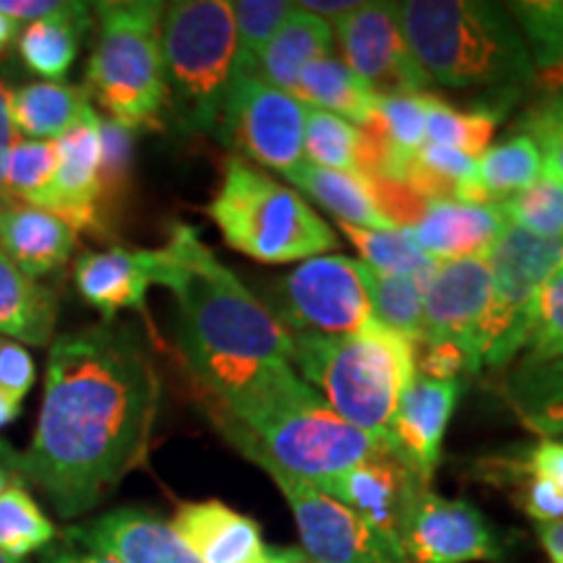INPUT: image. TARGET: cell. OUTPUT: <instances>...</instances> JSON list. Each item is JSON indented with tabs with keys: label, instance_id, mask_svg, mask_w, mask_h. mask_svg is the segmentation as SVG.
<instances>
[{
	"label": "cell",
	"instance_id": "obj_23",
	"mask_svg": "<svg viewBox=\"0 0 563 563\" xmlns=\"http://www.w3.org/2000/svg\"><path fill=\"white\" fill-rule=\"evenodd\" d=\"M76 232L51 211L9 203L0 209V251L32 279L60 272L76 249Z\"/></svg>",
	"mask_w": 563,
	"mask_h": 563
},
{
	"label": "cell",
	"instance_id": "obj_40",
	"mask_svg": "<svg viewBox=\"0 0 563 563\" xmlns=\"http://www.w3.org/2000/svg\"><path fill=\"white\" fill-rule=\"evenodd\" d=\"M498 209L514 228L543 241H563V186L548 175L498 203Z\"/></svg>",
	"mask_w": 563,
	"mask_h": 563
},
{
	"label": "cell",
	"instance_id": "obj_28",
	"mask_svg": "<svg viewBox=\"0 0 563 563\" xmlns=\"http://www.w3.org/2000/svg\"><path fill=\"white\" fill-rule=\"evenodd\" d=\"M295 97L306 108L332 112V115L344 118L357 129H368L376 118V91L332 53L302 68Z\"/></svg>",
	"mask_w": 563,
	"mask_h": 563
},
{
	"label": "cell",
	"instance_id": "obj_49",
	"mask_svg": "<svg viewBox=\"0 0 563 563\" xmlns=\"http://www.w3.org/2000/svg\"><path fill=\"white\" fill-rule=\"evenodd\" d=\"M40 563H118L108 559V555H97L84 551V548H74V545H51L42 555Z\"/></svg>",
	"mask_w": 563,
	"mask_h": 563
},
{
	"label": "cell",
	"instance_id": "obj_34",
	"mask_svg": "<svg viewBox=\"0 0 563 563\" xmlns=\"http://www.w3.org/2000/svg\"><path fill=\"white\" fill-rule=\"evenodd\" d=\"M355 266L371 300L373 319L402 334L415 347L422 344V287L426 285L410 277L376 272L363 262H355Z\"/></svg>",
	"mask_w": 563,
	"mask_h": 563
},
{
	"label": "cell",
	"instance_id": "obj_1",
	"mask_svg": "<svg viewBox=\"0 0 563 563\" xmlns=\"http://www.w3.org/2000/svg\"><path fill=\"white\" fill-rule=\"evenodd\" d=\"M159 397V373L133 327L102 321L58 336L19 475L63 519L81 517L146 462Z\"/></svg>",
	"mask_w": 563,
	"mask_h": 563
},
{
	"label": "cell",
	"instance_id": "obj_57",
	"mask_svg": "<svg viewBox=\"0 0 563 563\" xmlns=\"http://www.w3.org/2000/svg\"><path fill=\"white\" fill-rule=\"evenodd\" d=\"M0 563H24V561H16V559H11V555L0 553Z\"/></svg>",
	"mask_w": 563,
	"mask_h": 563
},
{
	"label": "cell",
	"instance_id": "obj_11",
	"mask_svg": "<svg viewBox=\"0 0 563 563\" xmlns=\"http://www.w3.org/2000/svg\"><path fill=\"white\" fill-rule=\"evenodd\" d=\"M306 110L298 97L269 87L258 76H235L214 136L230 150L285 175L306 159Z\"/></svg>",
	"mask_w": 563,
	"mask_h": 563
},
{
	"label": "cell",
	"instance_id": "obj_24",
	"mask_svg": "<svg viewBox=\"0 0 563 563\" xmlns=\"http://www.w3.org/2000/svg\"><path fill=\"white\" fill-rule=\"evenodd\" d=\"M332 42L334 32L329 21L313 16V13L302 11L298 3H292L290 16L282 21L269 45L264 47L253 76L295 97L302 68L332 53Z\"/></svg>",
	"mask_w": 563,
	"mask_h": 563
},
{
	"label": "cell",
	"instance_id": "obj_5",
	"mask_svg": "<svg viewBox=\"0 0 563 563\" xmlns=\"http://www.w3.org/2000/svg\"><path fill=\"white\" fill-rule=\"evenodd\" d=\"M290 336L292 368L298 365L302 382L313 386L342 420L394 452V412L418 378L415 344L378 321L352 334Z\"/></svg>",
	"mask_w": 563,
	"mask_h": 563
},
{
	"label": "cell",
	"instance_id": "obj_51",
	"mask_svg": "<svg viewBox=\"0 0 563 563\" xmlns=\"http://www.w3.org/2000/svg\"><path fill=\"white\" fill-rule=\"evenodd\" d=\"M538 538L551 563H563V522L538 525Z\"/></svg>",
	"mask_w": 563,
	"mask_h": 563
},
{
	"label": "cell",
	"instance_id": "obj_43",
	"mask_svg": "<svg viewBox=\"0 0 563 563\" xmlns=\"http://www.w3.org/2000/svg\"><path fill=\"white\" fill-rule=\"evenodd\" d=\"M525 136H530L543 159V175L563 186V95H551L534 104L522 121Z\"/></svg>",
	"mask_w": 563,
	"mask_h": 563
},
{
	"label": "cell",
	"instance_id": "obj_39",
	"mask_svg": "<svg viewBox=\"0 0 563 563\" xmlns=\"http://www.w3.org/2000/svg\"><path fill=\"white\" fill-rule=\"evenodd\" d=\"M133 152H136V129L115 118H100V220L108 224L112 209H118L129 194L133 173Z\"/></svg>",
	"mask_w": 563,
	"mask_h": 563
},
{
	"label": "cell",
	"instance_id": "obj_58",
	"mask_svg": "<svg viewBox=\"0 0 563 563\" xmlns=\"http://www.w3.org/2000/svg\"><path fill=\"white\" fill-rule=\"evenodd\" d=\"M298 563H316V561H311V559H308V555H306V553H302V551H300V555H298Z\"/></svg>",
	"mask_w": 563,
	"mask_h": 563
},
{
	"label": "cell",
	"instance_id": "obj_17",
	"mask_svg": "<svg viewBox=\"0 0 563 563\" xmlns=\"http://www.w3.org/2000/svg\"><path fill=\"white\" fill-rule=\"evenodd\" d=\"M66 540L118 563H203L159 514L131 506L70 527Z\"/></svg>",
	"mask_w": 563,
	"mask_h": 563
},
{
	"label": "cell",
	"instance_id": "obj_16",
	"mask_svg": "<svg viewBox=\"0 0 563 563\" xmlns=\"http://www.w3.org/2000/svg\"><path fill=\"white\" fill-rule=\"evenodd\" d=\"M407 563H477L504 555L501 534L467 498L420 493L402 538Z\"/></svg>",
	"mask_w": 563,
	"mask_h": 563
},
{
	"label": "cell",
	"instance_id": "obj_41",
	"mask_svg": "<svg viewBox=\"0 0 563 563\" xmlns=\"http://www.w3.org/2000/svg\"><path fill=\"white\" fill-rule=\"evenodd\" d=\"M290 11L292 3H285V0H238V3H232V19H235L238 32L235 76H253L264 47L269 45L282 21L290 16Z\"/></svg>",
	"mask_w": 563,
	"mask_h": 563
},
{
	"label": "cell",
	"instance_id": "obj_10",
	"mask_svg": "<svg viewBox=\"0 0 563 563\" xmlns=\"http://www.w3.org/2000/svg\"><path fill=\"white\" fill-rule=\"evenodd\" d=\"M269 311L290 334H352L376 321L357 266L347 256H313L274 279Z\"/></svg>",
	"mask_w": 563,
	"mask_h": 563
},
{
	"label": "cell",
	"instance_id": "obj_13",
	"mask_svg": "<svg viewBox=\"0 0 563 563\" xmlns=\"http://www.w3.org/2000/svg\"><path fill=\"white\" fill-rule=\"evenodd\" d=\"M332 32L342 47V60L378 97L422 95L431 79L410 51L394 3H361L336 19Z\"/></svg>",
	"mask_w": 563,
	"mask_h": 563
},
{
	"label": "cell",
	"instance_id": "obj_6",
	"mask_svg": "<svg viewBox=\"0 0 563 563\" xmlns=\"http://www.w3.org/2000/svg\"><path fill=\"white\" fill-rule=\"evenodd\" d=\"M97 42L87 66V95L108 118L131 129H159L167 108L162 70V13L157 0L91 3Z\"/></svg>",
	"mask_w": 563,
	"mask_h": 563
},
{
	"label": "cell",
	"instance_id": "obj_30",
	"mask_svg": "<svg viewBox=\"0 0 563 563\" xmlns=\"http://www.w3.org/2000/svg\"><path fill=\"white\" fill-rule=\"evenodd\" d=\"M95 9L91 3H79L66 16H53L26 24L19 32V55L24 66L51 84H63L79 55L81 37L91 30Z\"/></svg>",
	"mask_w": 563,
	"mask_h": 563
},
{
	"label": "cell",
	"instance_id": "obj_38",
	"mask_svg": "<svg viewBox=\"0 0 563 563\" xmlns=\"http://www.w3.org/2000/svg\"><path fill=\"white\" fill-rule=\"evenodd\" d=\"M55 180V141H13L5 170V191L11 203L45 209L51 207Z\"/></svg>",
	"mask_w": 563,
	"mask_h": 563
},
{
	"label": "cell",
	"instance_id": "obj_36",
	"mask_svg": "<svg viewBox=\"0 0 563 563\" xmlns=\"http://www.w3.org/2000/svg\"><path fill=\"white\" fill-rule=\"evenodd\" d=\"M55 534V525L26 490V483L0 490V553L24 561L32 553H45Z\"/></svg>",
	"mask_w": 563,
	"mask_h": 563
},
{
	"label": "cell",
	"instance_id": "obj_29",
	"mask_svg": "<svg viewBox=\"0 0 563 563\" xmlns=\"http://www.w3.org/2000/svg\"><path fill=\"white\" fill-rule=\"evenodd\" d=\"M87 89L70 84L34 81L11 91V115L19 139L58 141L89 108Z\"/></svg>",
	"mask_w": 563,
	"mask_h": 563
},
{
	"label": "cell",
	"instance_id": "obj_33",
	"mask_svg": "<svg viewBox=\"0 0 563 563\" xmlns=\"http://www.w3.org/2000/svg\"><path fill=\"white\" fill-rule=\"evenodd\" d=\"M543 178V159L530 136L517 133L504 144L490 146L477 159L475 183L481 188L485 207H498L514 194L525 191L534 180Z\"/></svg>",
	"mask_w": 563,
	"mask_h": 563
},
{
	"label": "cell",
	"instance_id": "obj_53",
	"mask_svg": "<svg viewBox=\"0 0 563 563\" xmlns=\"http://www.w3.org/2000/svg\"><path fill=\"white\" fill-rule=\"evenodd\" d=\"M300 551H292V548H266L262 559L253 563H298Z\"/></svg>",
	"mask_w": 563,
	"mask_h": 563
},
{
	"label": "cell",
	"instance_id": "obj_54",
	"mask_svg": "<svg viewBox=\"0 0 563 563\" xmlns=\"http://www.w3.org/2000/svg\"><path fill=\"white\" fill-rule=\"evenodd\" d=\"M19 24L13 19L5 16L3 11H0V55L11 47L13 40H19Z\"/></svg>",
	"mask_w": 563,
	"mask_h": 563
},
{
	"label": "cell",
	"instance_id": "obj_9",
	"mask_svg": "<svg viewBox=\"0 0 563 563\" xmlns=\"http://www.w3.org/2000/svg\"><path fill=\"white\" fill-rule=\"evenodd\" d=\"M485 262L490 295L481 332V368L501 371L525 350L538 295L563 266V241H543L506 222Z\"/></svg>",
	"mask_w": 563,
	"mask_h": 563
},
{
	"label": "cell",
	"instance_id": "obj_52",
	"mask_svg": "<svg viewBox=\"0 0 563 563\" xmlns=\"http://www.w3.org/2000/svg\"><path fill=\"white\" fill-rule=\"evenodd\" d=\"M21 405L24 402H19V399H13L11 394H5L3 389H0V428L11 426V422L19 418Z\"/></svg>",
	"mask_w": 563,
	"mask_h": 563
},
{
	"label": "cell",
	"instance_id": "obj_47",
	"mask_svg": "<svg viewBox=\"0 0 563 563\" xmlns=\"http://www.w3.org/2000/svg\"><path fill=\"white\" fill-rule=\"evenodd\" d=\"M79 0H0V11L16 24H34V21L66 16L76 11Z\"/></svg>",
	"mask_w": 563,
	"mask_h": 563
},
{
	"label": "cell",
	"instance_id": "obj_46",
	"mask_svg": "<svg viewBox=\"0 0 563 563\" xmlns=\"http://www.w3.org/2000/svg\"><path fill=\"white\" fill-rule=\"evenodd\" d=\"M527 473H532L540 481L551 483L555 490L563 496V441L555 439H543L538 441L534 446H530L522 460Z\"/></svg>",
	"mask_w": 563,
	"mask_h": 563
},
{
	"label": "cell",
	"instance_id": "obj_44",
	"mask_svg": "<svg viewBox=\"0 0 563 563\" xmlns=\"http://www.w3.org/2000/svg\"><path fill=\"white\" fill-rule=\"evenodd\" d=\"M504 475H509L519 506L530 514L534 522H563V496L551 483L527 473L522 462L504 464Z\"/></svg>",
	"mask_w": 563,
	"mask_h": 563
},
{
	"label": "cell",
	"instance_id": "obj_15",
	"mask_svg": "<svg viewBox=\"0 0 563 563\" xmlns=\"http://www.w3.org/2000/svg\"><path fill=\"white\" fill-rule=\"evenodd\" d=\"M311 485L355 511L399 551L415 504L428 488L410 464L391 449H382L355 467Z\"/></svg>",
	"mask_w": 563,
	"mask_h": 563
},
{
	"label": "cell",
	"instance_id": "obj_25",
	"mask_svg": "<svg viewBox=\"0 0 563 563\" xmlns=\"http://www.w3.org/2000/svg\"><path fill=\"white\" fill-rule=\"evenodd\" d=\"M285 178L308 194L316 203L332 211L336 220L363 230H399L378 203L368 178L352 173H336L302 159Z\"/></svg>",
	"mask_w": 563,
	"mask_h": 563
},
{
	"label": "cell",
	"instance_id": "obj_50",
	"mask_svg": "<svg viewBox=\"0 0 563 563\" xmlns=\"http://www.w3.org/2000/svg\"><path fill=\"white\" fill-rule=\"evenodd\" d=\"M363 3V0H361ZM357 0H347V3H344V0H340V3H327V0H306V3H298L302 11H308V13H313V16H319V19H342V16H347L350 11H355L357 5Z\"/></svg>",
	"mask_w": 563,
	"mask_h": 563
},
{
	"label": "cell",
	"instance_id": "obj_20",
	"mask_svg": "<svg viewBox=\"0 0 563 563\" xmlns=\"http://www.w3.org/2000/svg\"><path fill=\"white\" fill-rule=\"evenodd\" d=\"M506 220L498 207H477L462 201H431L407 232L433 262L488 258Z\"/></svg>",
	"mask_w": 563,
	"mask_h": 563
},
{
	"label": "cell",
	"instance_id": "obj_35",
	"mask_svg": "<svg viewBox=\"0 0 563 563\" xmlns=\"http://www.w3.org/2000/svg\"><path fill=\"white\" fill-rule=\"evenodd\" d=\"M340 230L347 235V241L361 251L371 269L391 274V277H410L426 285L435 272L439 262H433L428 253L418 249L407 228L399 230H363L352 224L340 222Z\"/></svg>",
	"mask_w": 563,
	"mask_h": 563
},
{
	"label": "cell",
	"instance_id": "obj_19",
	"mask_svg": "<svg viewBox=\"0 0 563 563\" xmlns=\"http://www.w3.org/2000/svg\"><path fill=\"white\" fill-rule=\"evenodd\" d=\"M462 384L456 378L435 382V378H415V384L405 391L402 402L391 420V446L422 483H431L441 462V446L446 439L449 420L460 399Z\"/></svg>",
	"mask_w": 563,
	"mask_h": 563
},
{
	"label": "cell",
	"instance_id": "obj_48",
	"mask_svg": "<svg viewBox=\"0 0 563 563\" xmlns=\"http://www.w3.org/2000/svg\"><path fill=\"white\" fill-rule=\"evenodd\" d=\"M11 91L0 81V209L9 207V191H5V170H9V157L13 150V141H16V129H13V115H11Z\"/></svg>",
	"mask_w": 563,
	"mask_h": 563
},
{
	"label": "cell",
	"instance_id": "obj_56",
	"mask_svg": "<svg viewBox=\"0 0 563 563\" xmlns=\"http://www.w3.org/2000/svg\"><path fill=\"white\" fill-rule=\"evenodd\" d=\"M13 483H24V477H21L16 470H11V467H5V464H0V490H5Z\"/></svg>",
	"mask_w": 563,
	"mask_h": 563
},
{
	"label": "cell",
	"instance_id": "obj_55",
	"mask_svg": "<svg viewBox=\"0 0 563 563\" xmlns=\"http://www.w3.org/2000/svg\"><path fill=\"white\" fill-rule=\"evenodd\" d=\"M0 464H5V467L16 470V473H19V454L13 452V449L5 441H0Z\"/></svg>",
	"mask_w": 563,
	"mask_h": 563
},
{
	"label": "cell",
	"instance_id": "obj_12",
	"mask_svg": "<svg viewBox=\"0 0 563 563\" xmlns=\"http://www.w3.org/2000/svg\"><path fill=\"white\" fill-rule=\"evenodd\" d=\"M290 506L302 553L316 563H407L405 553L355 511L277 467H264Z\"/></svg>",
	"mask_w": 563,
	"mask_h": 563
},
{
	"label": "cell",
	"instance_id": "obj_21",
	"mask_svg": "<svg viewBox=\"0 0 563 563\" xmlns=\"http://www.w3.org/2000/svg\"><path fill=\"white\" fill-rule=\"evenodd\" d=\"M76 290L87 306L115 321L121 311L146 313V292L152 287L144 251L112 245L108 251H84L74 266Z\"/></svg>",
	"mask_w": 563,
	"mask_h": 563
},
{
	"label": "cell",
	"instance_id": "obj_31",
	"mask_svg": "<svg viewBox=\"0 0 563 563\" xmlns=\"http://www.w3.org/2000/svg\"><path fill=\"white\" fill-rule=\"evenodd\" d=\"M509 11L530 51L534 84L545 97L563 95V0L509 3Z\"/></svg>",
	"mask_w": 563,
	"mask_h": 563
},
{
	"label": "cell",
	"instance_id": "obj_42",
	"mask_svg": "<svg viewBox=\"0 0 563 563\" xmlns=\"http://www.w3.org/2000/svg\"><path fill=\"white\" fill-rule=\"evenodd\" d=\"M525 368L545 365L563 357V266H559L538 295L530 336L525 344Z\"/></svg>",
	"mask_w": 563,
	"mask_h": 563
},
{
	"label": "cell",
	"instance_id": "obj_18",
	"mask_svg": "<svg viewBox=\"0 0 563 563\" xmlns=\"http://www.w3.org/2000/svg\"><path fill=\"white\" fill-rule=\"evenodd\" d=\"M100 115L87 108L81 121L55 141V180L47 211L66 220L76 232L104 235L100 220Z\"/></svg>",
	"mask_w": 563,
	"mask_h": 563
},
{
	"label": "cell",
	"instance_id": "obj_26",
	"mask_svg": "<svg viewBox=\"0 0 563 563\" xmlns=\"http://www.w3.org/2000/svg\"><path fill=\"white\" fill-rule=\"evenodd\" d=\"M302 154L311 165L336 173L376 178L382 167V144L373 133L357 129L344 118L323 110H306V131H302Z\"/></svg>",
	"mask_w": 563,
	"mask_h": 563
},
{
	"label": "cell",
	"instance_id": "obj_22",
	"mask_svg": "<svg viewBox=\"0 0 563 563\" xmlns=\"http://www.w3.org/2000/svg\"><path fill=\"white\" fill-rule=\"evenodd\" d=\"M170 525L203 563H253L266 551L256 519L214 498L180 504Z\"/></svg>",
	"mask_w": 563,
	"mask_h": 563
},
{
	"label": "cell",
	"instance_id": "obj_37",
	"mask_svg": "<svg viewBox=\"0 0 563 563\" xmlns=\"http://www.w3.org/2000/svg\"><path fill=\"white\" fill-rule=\"evenodd\" d=\"M498 112L475 110L464 112L446 104L441 97L428 91V118H426V139L433 144L452 146V150L467 154V157L481 159L490 150V139L496 133Z\"/></svg>",
	"mask_w": 563,
	"mask_h": 563
},
{
	"label": "cell",
	"instance_id": "obj_7",
	"mask_svg": "<svg viewBox=\"0 0 563 563\" xmlns=\"http://www.w3.org/2000/svg\"><path fill=\"white\" fill-rule=\"evenodd\" d=\"M207 214L230 249L262 264L308 262L336 249V235L292 188L230 157Z\"/></svg>",
	"mask_w": 563,
	"mask_h": 563
},
{
	"label": "cell",
	"instance_id": "obj_45",
	"mask_svg": "<svg viewBox=\"0 0 563 563\" xmlns=\"http://www.w3.org/2000/svg\"><path fill=\"white\" fill-rule=\"evenodd\" d=\"M34 378H37V371H34L30 350L24 344L0 336V389L24 402L26 394L32 391Z\"/></svg>",
	"mask_w": 563,
	"mask_h": 563
},
{
	"label": "cell",
	"instance_id": "obj_14",
	"mask_svg": "<svg viewBox=\"0 0 563 563\" xmlns=\"http://www.w3.org/2000/svg\"><path fill=\"white\" fill-rule=\"evenodd\" d=\"M490 272L485 258L435 266L422 287V344H449L481 371V332L488 311Z\"/></svg>",
	"mask_w": 563,
	"mask_h": 563
},
{
	"label": "cell",
	"instance_id": "obj_2",
	"mask_svg": "<svg viewBox=\"0 0 563 563\" xmlns=\"http://www.w3.org/2000/svg\"><path fill=\"white\" fill-rule=\"evenodd\" d=\"M144 256L152 285L173 292L178 350L209 415L238 410L292 368L290 332L214 256L199 230L175 222L167 243Z\"/></svg>",
	"mask_w": 563,
	"mask_h": 563
},
{
	"label": "cell",
	"instance_id": "obj_4",
	"mask_svg": "<svg viewBox=\"0 0 563 563\" xmlns=\"http://www.w3.org/2000/svg\"><path fill=\"white\" fill-rule=\"evenodd\" d=\"M394 5L431 84L511 91L534 84L530 51L509 5L483 0H405Z\"/></svg>",
	"mask_w": 563,
	"mask_h": 563
},
{
	"label": "cell",
	"instance_id": "obj_3",
	"mask_svg": "<svg viewBox=\"0 0 563 563\" xmlns=\"http://www.w3.org/2000/svg\"><path fill=\"white\" fill-rule=\"evenodd\" d=\"M211 420L253 464L277 467L308 483L340 475L389 449L342 420L295 368L238 412Z\"/></svg>",
	"mask_w": 563,
	"mask_h": 563
},
{
	"label": "cell",
	"instance_id": "obj_27",
	"mask_svg": "<svg viewBox=\"0 0 563 563\" xmlns=\"http://www.w3.org/2000/svg\"><path fill=\"white\" fill-rule=\"evenodd\" d=\"M58 321L55 292L24 274L0 251V336L19 344H51Z\"/></svg>",
	"mask_w": 563,
	"mask_h": 563
},
{
	"label": "cell",
	"instance_id": "obj_32",
	"mask_svg": "<svg viewBox=\"0 0 563 563\" xmlns=\"http://www.w3.org/2000/svg\"><path fill=\"white\" fill-rule=\"evenodd\" d=\"M506 399L532 433L563 435V357L530 368L519 365L506 382Z\"/></svg>",
	"mask_w": 563,
	"mask_h": 563
},
{
	"label": "cell",
	"instance_id": "obj_8",
	"mask_svg": "<svg viewBox=\"0 0 563 563\" xmlns=\"http://www.w3.org/2000/svg\"><path fill=\"white\" fill-rule=\"evenodd\" d=\"M159 34L167 108L186 131L214 136L238 70L232 3L224 0L167 3Z\"/></svg>",
	"mask_w": 563,
	"mask_h": 563
}]
</instances>
